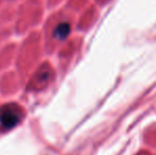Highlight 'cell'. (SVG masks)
I'll use <instances>...</instances> for the list:
<instances>
[{
	"label": "cell",
	"instance_id": "cell-1",
	"mask_svg": "<svg viewBox=\"0 0 156 155\" xmlns=\"http://www.w3.org/2000/svg\"><path fill=\"white\" fill-rule=\"evenodd\" d=\"M21 113L15 105H5L0 110V125L3 130L14 128L19 123Z\"/></svg>",
	"mask_w": 156,
	"mask_h": 155
},
{
	"label": "cell",
	"instance_id": "cell-2",
	"mask_svg": "<svg viewBox=\"0 0 156 155\" xmlns=\"http://www.w3.org/2000/svg\"><path fill=\"white\" fill-rule=\"evenodd\" d=\"M71 27L68 23H62L55 28L54 30V36L58 39H64L66 38L70 33Z\"/></svg>",
	"mask_w": 156,
	"mask_h": 155
}]
</instances>
